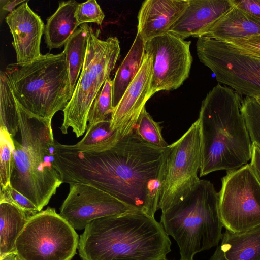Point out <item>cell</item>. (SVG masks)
Returning a JSON list of instances; mask_svg holds the SVG:
<instances>
[{
	"instance_id": "obj_19",
	"label": "cell",
	"mask_w": 260,
	"mask_h": 260,
	"mask_svg": "<svg viewBox=\"0 0 260 260\" xmlns=\"http://www.w3.org/2000/svg\"><path fill=\"white\" fill-rule=\"evenodd\" d=\"M209 260H260V225L242 232L225 230Z\"/></svg>"
},
{
	"instance_id": "obj_14",
	"label": "cell",
	"mask_w": 260,
	"mask_h": 260,
	"mask_svg": "<svg viewBox=\"0 0 260 260\" xmlns=\"http://www.w3.org/2000/svg\"><path fill=\"white\" fill-rule=\"evenodd\" d=\"M151 58L145 53L138 73L111 115V128L121 137L133 133L146 103L154 94L151 89Z\"/></svg>"
},
{
	"instance_id": "obj_21",
	"label": "cell",
	"mask_w": 260,
	"mask_h": 260,
	"mask_svg": "<svg viewBox=\"0 0 260 260\" xmlns=\"http://www.w3.org/2000/svg\"><path fill=\"white\" fill-rule=\"evenodd\" d=\"M30 217L15 206L0 202V258L16 253L17 239Z\"/></svg>"
},
{
	"instance_id": "obj_30",
	"label": "cell",
	"mask_w": 260,
	"mask_h": 260,
	"mask_svg": "<svg viewBox=\"0 0 260 260\" xmlns=\"http://www.w3.org/2000/svg\"><path fill=\"white\" fill-rule=\"evenodd\" d=\"M110 119L96 123L91 126L87 125L85 136L76 144L78 145L95 144L112 137L118 130H112Z\"/></svg>"
},
{
	"instance_id": "obj_22",
	"label": "cell",
	"mask_w": 260,
	"mask_h": 260,
	"mask_svg": "<svg viewBox=\"0 0 260 260\" xmlns=\"http://www.w3.org/2000/svg\"><path fill=\"white\" fill-rule=\"evenodd\" d=\"M145 41L137 32L129 51L117 70L113 80V105L122 97L142 66L145 55Z\"/></svg>"
},
{
	"instance_id": "obj_26",
	"label": "cell",
	"mask_w": 260,
	"mask_h": 260,
	"mask_svg": "<svg viewBox=\"0 0 260 260\" xmlns=\"http://www.w3.org/2000/svg\"><path fill=\"white\" fill-rule=\"evenodd\" d=\"M161 129L159 124L153 120L145 107L134 129L135 134L143 141L150 145L166 148L169 145L162 135Z\"/></svg>"
},
{
	"instance_id": "obj_1",
	"label": "cell",
	"mask_w": 260,
	"mask_h": 260,
	"mask_svg": "<svg viewBox=\"0 0 260 260\" xmlns=\"http://www.w3.org/2000/svg\"><path fill=\"white\" fill-rule=\"evenodd\" d=\"M54 147V165L63 183L90 184L153 217L159 209L168 147L150 145L134 132L121 137L117 131L95 144L55 140Z\"/></svg>"
},
{
	"instance_id": "obj_6",
	"label": "cell",
	"mask_w": 260,
	"mask_h": 260,
	"mask_svg": "<svg viewBox=\"0 0 260 260\" xmlns=\"http://www.w3.org/2000/svg\"><path fill=\"white\" fill-rule=\"evenodd\" d=\"M4 71L18 102L41 117L52 120L72 96L63 51L41 54L27 63H10Z\"/></svg>"
},
{
	"instance_id": "obj_10",
	"label": "cell",
	"mask_w": 260,
	"mask_h": 260,
	"mask_svg": "<svg viewBox=\"0 0 260 260\" xmlns=\"http://www.w3.org/2000/svg\"><path fill=\"white\" fill-rule=\"evenodd\" d=\"M197 53L219 83L241 95L260 96V58L241 53L224 42L199 37Z\"/></svg>"
},
{
	"instance_id": "obj_3",
	"label": "cell",
	"mask_w": 260,
	"mask_h": 260,
	"mask_svg": "<svg viewBox=\"0 0 260 260\" xmlns=\"http://www.w3.org/2000/svg\"><path fill=\"white\" fill-rule=\"evenodd\" d=\"M171 245L160 222L134 211L91 222L78 249L82 260H167Z\"/></svg>"
},
{
	"instance_id": "obj_37",
	"label": "cell",
	"mask_w": 260,
	"mask_h": 260,
	"mask_svg": "<svg viewBox=\"0 0 260 260\" xmlns=\"http://www.w3.org/2000/svg\"><path fill=\"white\" fill-rule=\"evenodd\" d=\"M255 98L256 99L257 102L260 104V96H258Z\"/></svg>"
},
{
	"instance_id": "obj_9",
	"label": "cell",
	"mask_w": 260,
	"mask_h": 260,
	"mask_svg": "<svg viewBox=\"0 0 260 260\" xmlns=\"http://www.w3.org/2000/svg\"><path fill=\"white\" fill-rule=\"evenodd\" d=\"M201 158L198 119L181 138L168 146L158 204L162 212L182 201L199 182Z\"/></svg>"
},
{
	"instance_id": "obj_5",
	"label": "cell",
	"mask_w": 260,
	"mask_h": 260,
	"mask_svg": "<svg viewBox=\"0 0 260 260\" xmlns=\"http://www.w3.org/2000/svg\"><path fill=\"white\" fill-rule=\"evenodd\" d=\"M160 223L176 241L180 260H193L197 253L217 246L223 225L213 184L200 179L185 198L162 212Z\"/></svg>"
},
{
	"instance_id": "obj_13",
	"label": "cell",
	"mask_w": 260,
	"mask_h": 260,
	"mask_svg": "<svg viewBox=\"0 0 260 260\" xmlns=\"http://www.w3.org/2000/svg\"><path fill=\"white\" fill-rule=\"evenodd\" d=\"M134 211L138 212L93 185L70 183L59 214L75 230H81L95 219Z\"/></svg>"
},
{
	"instance_id": "obj_11",
	"label": "cell",
	"mask_w": 260,
	"mask_h": 260,
	"mask_svg": "<svg viewBox=\"0 0 260 260\" xmlns=\"http://www.w3.org/2000/svg\"><path fill=\"white\" fill-rule=\"evenodd\" d=\"M218 197L226 230L242 232L260 225V183L250 163L226 171Z\"/></svg>"
},
{
	"instance_id": "obj_34",
	"label": "cell",
	"mask_w": 260,
	"mask_h": 260,
	"mask_svg": "<svg viewBox=\"0 0 260 260\" xmlns=\"http://www.w3.org/2000/svg\"><path fill=\"white\" fill-rule=\"evenodd\" d=\"M250 164L260 183V146L255 143H252Z\"/></svg>"
},
{
	"instance_id": "obj_7",
	"label": "cell",
	"mask_w": 260,
	"mask_h": 260,
	"mask_svg": "<svg viewBox=\"0 0 260 260\" xmlns=\"http://www.w3.org/2000/svg\"><path fill=\"white\" fill-rule=\"evenodd\" d=\"M87 40L85 61L72 96L62 110L63 119L60 129L67 134L69 127L77 138L87 127L91 106L106 80L110 77L119 58V41L116 37L100 38V31L88 23L80 25Z\"/></svg>"
},
{
	"instance_id": "obj_32",
	"label": "cell",
	"mask_w": 260,
	"mask_h": 260,
	"mask_svg": "<svg viewBox=\"0 0 260 260\" xmlns=\"http://www.w3.org/2000/svg\"><path fill=\"white\" fill-rule=\"evenodd\" d=\"M225 43L242 53L260 58V35Z\"/></svg>"
},
{
	"instance_id": "obj_15",
	"label": "cell",
	"mask_w": 260,
	"mask_h": 260,
	"mask_svg": "<svg viewBox=\"0 0 260 260\" xmlns=\"http://www.w3.org/2000/svg\"><path fill=\"white\" fill-rule=\"evenodd\" d=\"M28 1L20 5L5 18L13 41L17 63L31 62L39 57L44 24L40 17L29 7Z\"/></svg>"
},
{
	"instance_id": "obj_12",
	"label": "cell",
	"mask_w": 260,
	"mask_h": 260,
	"mask_svg": "<svg viewBox=\"0 0 260 260\" xmlns=\"http://www.w3.org/2000/svg\"><path fill=\"white\" fill-rule=\"evenodd\" d=\"M191 41L166 32L145 42V53L152 61L151 89L178 88L188 77L192 62Z\"/></svg>"
},
{
	"instance_id": "obj_33",
	"label": "cell",
	"mask_w": 260,
	"mask_h": 260,
	"mask_svg": "<svg viewBox=\"0 0 260 260\" xmlns=\"http://www.w3.org/2000/svg\"><path fill=\"white\" fill-rule=\"evenodd\" d=\"M234 5L260 19V0H232Z\"/></svg>"
},
{
	"instance_id": "obj_28",
	"label": "cell",
	"mask_w": 260,
	"mask_h": 260,
	"mask_svg": "<svg viewBox=\"0 0 260 260\" xmlns=\"http://www.w3.org/2000/svg\"><path fill=\"white\" fill-rule=\"evenodd\" d=\"M242 112L252 142L260 146V104L255 98L246 96Z\"/></svg>"
},
{
	"instance_id": "obj_24",
	"label": "cell",
	"mask_w": 260,
	"mask_h": 260,
	"mask_svg": "<svg viewBox=\"0 0 260 260\" xmlns=\"http://www.w3.org/2000/svg\"><path fill=\"white\" fill-rule=\"evenodd\" d=\"M17 99L11 89L5 71L0 73V127L13 138L19 130Z\"/></svg>"
},
{
	"instance_id": "obj_25",
	"label": "cell",
	"mask_w": 260,
	"mask_h": 260,
	"mask_svg": "<svg viewBox=\"0 0 260 260\" xmlns=\"http://www.w3.org/2000/svg\"><path fill=\"white\" fill-rule=\"evenodd\" d=\"M113 105V80L109 77L94 100L88 112V126L111 118Z\"/></svg>"
},
{
	"instance_id": "obj_20",
	"label": "cell",
	"mask_w": 260,
	"mask_h": 260,
	"mask_svg": "<svg viewBox=\"0 0 260 260\" xmlns=\"http://www.w3.org/2000/svg\"><path fill=\"white\" fill-rule=\"evenodd\" d=\"M79 4L74 0L59 2L56 11L47 19L44 34L50 50L64 46L78 28L75 15Z\"/></svg>"
},
{
	"instance_id": "obj_16",
	"label": "cell",
	"mask_w": 260,
	"mask_h": 260,
	"mask_svg": "<svg viewBox=\"0 0 260 260\" xmlns=\"http://www.w3.org/2000/svg\"><path fill=\"white\" fill-rule=\"evenodd\" d=\"M189 3V0L144 1L138 14L137 32L145 42L167 32Z\"/></svg>"
},
{
	"instance_id": "obj_23",
	"label": "cell",
	"mask_w": 260,
	"mask_h": 260,
	"mask_svg": "<svg viewBox=\"0 0 260 260\" xmlns=\"http://www.w3.org/2000/svg\"><path fill=\"white\" fill-rule=\"evenodd\" d=\"M87 47L86 32L81 26L72 34L64 45L70 87L73 94L85 59Z\"/></svg>"
},
{
	"instance_id": "obj_2",
	"label": "cell",
	"mask_w": 260,
	"mask_h": 260,
	"mask_svg": "<svg viewBox=\"0 0 260 260\" xmlns=\"http://www.w3.org/2000/svg\"><path fill=\"white\" fill-rule=\"evenodd\" d=\"M242 95L218 83L203 100L198 119L202 142L200 176L248 164L252 142L242 112Z\"/></svg>"
},
{
	"instance_id": "obj_8",
	"label": "cell",
	"mask_w": 260,
	"mask_h": 260,
	"mask_svg": "<svg viewBox=\"0 0 260 260\" xmlns=\"http://www.w3.org/2000/svg\"><path fill=\"white\" fill-rule=\"evenodd\" d=\"M75 230L54 208L30 217L15 244L20 260H71L78 248Z\"/></svg>"
},
{
	"instance_id": "obj_31",
	"label": "cell",
	"mask_w": 260,
	"mask_h": 260,
	"mask_svg": "<svg viewBox=\"0 0 260 260\" xmlns=\"http://www.w3.org/2000/svg\"><path fill=\"white\" fill-rule=\"evenodd\" d=\"M0 202L10 203L31 216L39 212L32 203L26 197L14 189L10 183L1 189Z\"/></svg>"
},
{
	"instance_id": "obj_36",
	"label": "cell",
	"mask_w": 260,
	"mask_h": 260,
	"mask_svg": "<svg viewBox=\"0 0 260 260\" xmlns=\"http://www.w3.org/2000/svg\"><path fill=\"white\" fill-rule=\"evenodd\" d=\"M0 260H20L16 253H12L7 255L2 258Z\"/></svg>"
},
{
	"instance_id": "obj_35",
	"label": "cell",
	"mask_w": 260,
	"mask_h": 260,
	"mask_svg": "<svg viewBox=\"0 0 260 260\" xmlns=\"http://www.w3.org/2000/svg\"><path fill=\"white\" fill-rule=\"evenodd\" d=\"M25 1V0H1V13L4 12L5 13H8L9 14L16 9L17 6L21 5Z\"/></svg>"
},
{
	"instance_id": "obj_4",
	"label": "cell",
	"mask_w": 260,
	"mask_h": 260,
	"mask_svg": "<svg viewBox=\"0 0 260 260\" xmlns=\"http://www.w3.org/2000/svg\"><path fill=\"white\" fill-rule=\"evenodd\" d=\"M21 143L14 139L11 186L39 211L63 183L54 165L55 142L51 120L35 115L17 100Z\"/></svg>"
},
{
	"instance_id": "obj_27",
	"label": "cell",
	"mask_w": 260,
	"mask_h": 260,
	"mask_svg": "<svg viewBox=\"0 0 260 260\" xmlns=\"http://www.w3.org/2000/svg\"><path fill=\"white\" fill-rule=\"evenodd\" d=\"M14 139L6 129L0 127L1 189L10 183L14 161Z\"/></svg>"
},
{
	"instance_id": "obj_18",
	"label": "cell",
	"mask_w": 260,
	"mask_h": 260,
	"mask_svg": "<svg viewBox=\"0 0 260 260\" xmlns=\"http://www.w3.org/2000/svg\"><path fill=\"white\" fill-rule=\"evenodd\" d=\"M258 35H260V19L233 4L225 14L206 28L199 37L226 42Z\"/></svg>"
},
{
	"instance_id": "obj_17",
	"label": "cell",
	"mask_w": 260,
	"mask_h": 260,
	"mask_svg": "<svg viewBox=\"0 0 260 260\" xmlns=\"http://www.w3.org/2000/svg\"><path fill=\"white\" fill-rule=\"evenodd\" d=\"M189 5L167 32L183 39L201 34L233 6L231 0H189Z\"/></svg>"
},
{
	"instance_id": "obj_29",
	"label": "cell",
	"mask_w": 260,
	"mask_h": 260,
	"mask_svg": "<svg viewBox=\"0 0 260 260\" xmlns=\"http://www.w3.org/2000/svg\"><path fill=\"white\" fill-rule=\"evenodd\" d=\"M75 15L78 26L89 22L102 25L105 17L103 11L95 0L79 3Z\"/></svg>"
}]
</instances>
